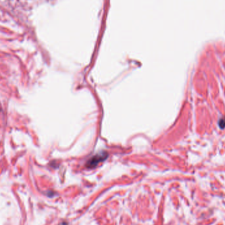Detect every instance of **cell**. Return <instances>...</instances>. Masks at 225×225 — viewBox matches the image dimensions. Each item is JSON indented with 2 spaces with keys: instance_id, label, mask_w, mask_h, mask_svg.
I'll use <instances>...</instances> for the list:
<instances>
[{
  "instance_id": "obj_1",
  "label": "cell",
  "mask_w": 225,
  "mask_h": 225,
  "mask_svg": "<svg viewBox=\"0 0 225 225\" xmlns=\"http://www.w3.org/2000/svg\"><path fill=\"white\" fill-rule=\"evenodd\" d=\"M103 156H104L103 154H102V155H98L97 156H96L95 157L92 158V159H91L90 161H89V162H88V166L90 167H93L96 166L100 161H101V160H103L104 159H105V158H103Z\"/></svg>"
},
{
  "instance_id": "obj_2",
  "label": "cell",
  "mask_w": 225,
  "mask_h": 225,
  "mask_svg": "<svg viewBox=\"0 0 225 225\" xmlns=\"http://www.w3.org/2000/svg\"><path fill=\"white\" fill-rule=\"evenodd\" d=\"M219 127L221 128V129H223L225 127V120L224 119H220L219 121Z\"/></svg>"
}]
</instances>
